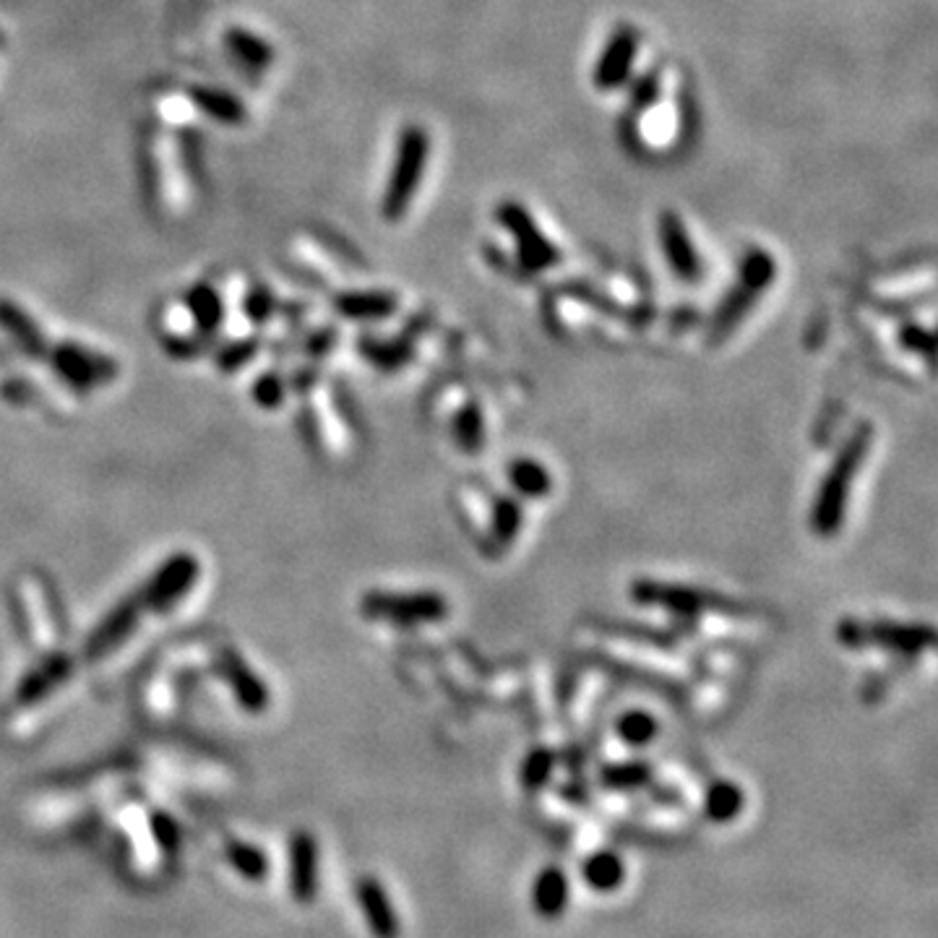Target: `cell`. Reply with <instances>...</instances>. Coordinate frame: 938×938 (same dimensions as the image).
Wrapping results in <instances>:
<instances>
[{"instance_id":"cell-1","label":"cell","mask_w":938,"mask_h":938,"mask_svg":"<svg viewBox=\"0 0 938 938\" xmlns=\"http://www.w3.org/2000/svg\"><path fill=\"white\" fill-rule=\"evenodd\" d=\"M871 441V425H860V428L852 431V436L845 441L840 452H837L835 464H831L827 477H823L819 495H816V509L811 514V527L819 532L821 537H831L840 532L845 522V511H848L852 480H856L860 467H863Z\"/></svg>"},{"instance_id":"cell-2","label":"cell","mask_w":938,"mask_h":938,"mask_svg":"<svg viewBox=\"0 0 938 938\" xmlns=\"http://www.w3.org/2000/svg\"><path fill=\"white\" fill-rule=\"evenodd\" d=\"M428 162V136L423 128H407L396 147L394 170L388 175L384 194V217L399 219L415 196Z\"/></svg>"},{"instance_id":"cell-3","label":"cell","mask_w":938,"mask_h":938,"mask_svg":"<svg viewBox=\"0 0 938 938\" xmlns=\"http://www.w3.org/2000/svg\"><path fill=\"white\" fill-rule=\"evenodd\" d=\"M363 613L396 625L436 623L446 618L448 602L433 592H371L363 598Z\"/></svg>"},{"instance_id":"cell-4","label":"cell","mask_w":938,"mask_h":938,"mask_svg":"<svg viewBox=\"0 0 938 938\" xmlns=\"http://www.w3.org/2000/svg\"><path fill=\"white\" fill-rule=\"evenodd\" d=\"M842 644L858 646H881V650L897 654H920L934 646L936 634L928 625H902V623H842Z\"/></svg>"},{"instance_id":"cell-5","label":"cell","mask_w":938,"mask_h":938,"mask_svg":"<svg viewBox=\"0 0 938 938\" xmlns=\"http://www.w3.org/2000/svg\"><path fill=\"white\" fill-rule=\"evenodd\" d=\"M45 361H50L58 376L63 378L68 386L79 388V392H89V388L110 384V381H116L118 376L116 361L95 353V349L73 345V342H63V345L50 347Z\"/></svg>"},{"instance_id":"cell-6","label":"cell","mask_w":938,"mask_h":938,"mask_svg":"<svg viewBox=\"0 0 938 938\" xmlns=\"http://www.w3.org/2000/svg\"><path fill=\"white\" fill-rule=\"evenodd\" d=\"M198 576V561L188 553L172 555L162 569L151 576L147 590L139 594V602L144 610H170Z\"/></svg>"},{"instance_id":"cell-7","label":"cell","mask_w":938,"mask_h":938,"mask_svg":"<svg viewBox=\"0 0 938 938\" xmlns=\"http://www.w3.org/2000/svg\"><path fill=\"white\" fill-rule=\"evenodd\" d=\"M355 897L357 905H361L363 918L368 922V930L373 938H399L402 936V922L399 915H396L392 897L384 889L376 876H361L355 883Z\"/></svg>"},{"instance_id":"cell-8","label":"cell","mask_w":938,"mask_h":938,"mask_svg":"<svg viewBox=\"0 0 938 938\" xmlns=\"http://www.w3.org/2000/svg\"><path fill=\"white\" fill-rule=\"evenodd\" d=\"M631 594H634V600L646 602V605L675 610V613H681V615L709 613V610H714L717 605H728V602L717 600L712 598V594L685 590V586H665L658 582H636Z\"/></svg>"},{"instance_id":"cell-9","label":"cell","mask_w":938,"mask_h":938,"mask_svg":"<svg viewBox=\"0 0 938 938\" xmlns=\"http://www.w3.org/2000/svg\"><path fill=\"white\" fill-rule=\"evenodd\" d=\"M289 887L300 905H310L318 891V845L308 831H295L289 842Z\"/></svg>"},{"instance_id":"cell-10","label":"cell","mask_w":938,"mask_h":938,"mask_svg":"<svg viewBox=\"0 0 938 938\" xmlns=\"http://www.w3.org/2000/svg\"><path fill=\"white\" fill-rule=\"evenodd\" d=\"M571 881L561 866L540 868L532 881V910L543 920H559L569 910Z\"/></svg>"},{"instance_id":"cell-11","label":"cell","mask_w":938,"mask_h":938,"mask_svg":"<svg viewBox=\"0 0 938 938\" xmlns=\"http://www.w3.org/2000/svg\"><path fill=\"white\" fill-rule=\"evenodd\" d=\"M141 602L139 598L128 600V602H120V605L112 610V613L105 618L102 625L95 631V634L89 636L87 642V654L89 658H102V654H108L110 650H116V646L124 642V639L131 634L136 629V623H139V613H141Z\"/></svg>"},{"instance_id":"cell-12","label":"cell","mask_w":938,"mask_h":938,"mask_svg":"<svg viewBox=\"0 0 938 938\" xmlns=\"http://www.w3.org/2000/svg\"><path fill=\"white\" fill-rule=\"evenodd\" d=\"M0 326L9 332V337L17 342L21 353L32 361H45L48 355V339L40 332V326L34 324V318L29 316L24 308H19L13 300H0Z\"/></svg>"},{"instance_id":"cell-13","label":"cell","mask_w":938,"mask_h":938,"mask_svg":"<svg viewBox=\"0 0 938 938\" xmlns=\"http://www.w3.org/2000/svg\"><path fill=\"white\" fill-rule=\"evenodd\" d=\"M188 97L196 110H201L206 118L217 120V124H225V126L246 124V118H248L246 105H243V99L235 97L233 91L215 89V87H190Z\"/></svg>"},{"instance_id":"cell-14","label":"cell","mask_w":938,"mask_h":938,"mask_svg":"<svg viewBox=\"0 0 938 938\" xmlns=\"http://www.w3.org/2000/svg\"><path fill=\"white\" fill-rule=\"evenodd\" d=\"M334 308L339 316L353 318V322H376V318L392 316L396 308V297L388 293H373V289H357V293H342L334 297Z\"/></svg>"},{"instance_id":"cell-15","label":"cell","mask_w":938,"mask_h":938,"mask_svg":"<svg viewBox=\"0 0 938 938\" xmlns=\"http://www.w3.org/2000/svg\"><path fill=\"white\" fill-rule=\"evenodd\" d=\"M219 668H223L225 678L233 683L235 697H238V701L248 712H261V709L269 704V693H266L264 683L258 681L254 670H250L238 654L227 652L223 662H219Z\"/></svg>"},{"instance_id":"cell-16","label":"cell","mask_w":938,"mask_h":938,"mask_svg":"<svg viewBox=\"0 0 938 938\" xmlns=\"http://www.w3.org/2000/svg\"><path fill=\"white\" fill-rule=\"evenodd\" d=\"M582 881L594 891H615L625 881V863L613 850H594L579 866Z\"/></svg>"},{"instance_id":"cell-17","label":"cell","mask_w":938,"mask_h":938,"mask_svg":"<svg viewBox=\"0 0 938 938\" xmlns=\"http://www.w3.org/2000/svg\"><path fill=\"white\" fill-rule=\"evenodd\" d=\"M746 792L741 784L717 780L704 792V816L714 823H730L743 813Z\"/></svg>"},{"instance_id":"cell-18","label":"cell","mask_w":938,"mask_h":938,"mask_svg":"<svg viewBox=\"0 0 938 938\" xmlns=\"http://www.w3.org/2000/svg\"><path fill=\"white\" fill-rule=\"evenodd\" d=\"M186 308L190 310V316H194V324H196V329L201 332V337H211V334L223 326L225 305L215 287H209V285L190 287L186 293Z\"/></svg>"},{"instance_id":"cell-19","label":"cell","mask_w":938,"mask_h":938,"mask_svg":"<svg viewBox=\"0 0 938 938\" xmlns=\"http://www.w3.org/2000/svg\"><path fill=\"white\" fill-rule=\"evenodd\" d=\"M225 45L227 50L233 52V58L238 60V63L254 68H266L274 60V48L269 42L264 40V37H258L254 32H248V29H240L235 27L230 32L225 34Z\"/></svg>"},{"instance_id":"cell-20","label":"cell","mask_w":938,"mask_h":938,"mask_svg":"<svg viewBox=\"0 0 938 938\" xmlns=\"http://www.w3.org/2000/svg\"><path fill=\"white\" fill-rule=\"evenodd\" d=\"M654 780V767L646 761H621V764H610L600 772L602 788L615 792H636L646 790Z\"/></svg>"},{"instance_id":"cell-21","label":"cell","mask_w":938,"mask_h":938,"mask_svg":"<svg viewBox=\"0 0 938 938\" xmlns=\"http://www.w3.org/2000/svg\"><path fill=\"white\" fill-rule=\"evenodd\" d=\"M509 480L514 491L524 498H543L553 491V477L545 464L535 460H516L509 467Z\"/></svg>"},{"instance_id":"cell-22","label":"cell","mask_w":938,"mask_h":938,"mask_svg":"<svg viewBox=\"0 0 938 938\" xmlns=\"http://www.w3.org/2000/svg\"><path fill=\"white\" fill-rule=\"evenodd\" d=\"M68 673H71V662L56 654V658H50L42 668H37L34 673H29L24 678V683L19 685V699L21 701L42 699L45 693H48L52 685H58L60 681H63Z\"/></svg>"},{"instance_id":"cell-23","label":"cell","mask_w":938,"mask_h":938,"mask_svg":"<svg viewBox=\"0 0 938 938\" xmlns=\"http://www.w3.org/2000/svg\"><path fill=\"white\" fill-rule=\"evenodd\" d=\"M615 733L623 743H629L631 749H644V746H650L654 738H658L660 724L650 712H639V709H634V712H625L618 717Z\"/></svg>"},{"instance_id":"cell-24","label":"cell","mask_w":938,"mask_h":938,"mask_svg":"<svg viewBox=\"0 0 938 938\" xmlns=\"http://www.w3.org/2000/svg\"><path fill=\"white\" fill-rule=\"evenodd\" d=\"M519 530H522V509H519V503L511 498L495 501V509L491 514V535L495 545L509 547L519 535Z\"/></svg>"},{"instance_id":"cell-25","label":"cell","mask_w":938,"mask_h":938,"mask_svg":"<svg viewBox=\"0 0 938 938\" xmlns=\"http://www.w3.org/2000/svg\"><path fill=\"white\" fill-rule=\"evenodd\" d=\"M553 767H555L553 753L547 749H537L522 761V769H519V780H522V784L530 792H537V790H543L547 782H551Z\"/></svg>"},{"instance_id":"cell-26","label":"cell","mask_w":938,"mask_h":938,"mask_svg":"<svg viewBox=\"0 0 938 938\" xmlns=\"http://www.w3.org/2000/svg\"><path fill=\"white\" fill-rule=\"evenodd\" d=\"M227 858H230V863L243 873V879H250V881H261L266 876V868H269L261 850L250 848V845H243V842L227 845Z\"/></svg>"},{"instance_id":"cell-27","label":"cell","mask_w":938,"mask_h":938,"mask_svg":"<svg viewBox=\"0 0 938 938\" xmlns=\"http://www.w3.org/2000/svg\"><path fill=\"white\" fill-rule=\"evenodd\" d=\"M665 240H668V248H670V261H673L678 277H683V279H697V277H699V264H697V256L691 254V246L685 248L683 235L678 233L675 227H670V233L665 230Z\"/></svg>"},{"instance_id":"cell-28","label":"cell","mask_w":938,"mask_h":938,"mask_svg":"<svg viewBox=\"0 0 938 938\" xmlns=\"http://www.w3.org/2000/svg\"><path fill=\"white\" fill-rule=\"evenodd\" d=\"M274 308H277V297H274L271 289H266L264 285L250 287L246 293V300H243V310H246L248 322H254L256 326L269 322V318L274 316Z\"/></svg>"},{"instance_id":"cell-29","label":"cell","mask_w":938,"mask_h":938,"mask_svg":"<svg viewBox=\"0 0 938 938\" xmlns=\"http://www.w3.org/2000/svg\"><path fill=\"white\" fill-rule=\"evenodd\" d=\"M456 444H462L467 452H475L477 446H483V412L475 404H470L462 412L460 421H456Z\"/></svg>"},{"instance_id":"cell-30","label":"cell","mask_w":938,"mask_h":938,"mask_svg":"<svg viewBox=\"0 0 938 938\" xmlns=\"http://www.w3.org/2000/svg\"><path fill=\"white\" fill-rule=\"evenodd\" d=\"M363 353L381 368H399L407 361V349L402 342H363Z\"/></svg>"},{"instance_id":"cell-31","label":"cell","mask_w":938,"mask_h":938,"mask_svg":"<svg viewBox=\"0 0 938 938\" xmlns=\"http://www.w3.org/2000/svg\"><path fill=\"white\" fill-rule=\"evenodd\" d=\"M256 349H258V342L256 339L233 342V345H227L223 349V353L217 355L219 368H223V371H238L240 365H246L248 361H254Z\"/></svg>"},{"instance_id":"cell-32","label":"cell","mask_w":938,"mask_h":938,"mask_svg":"<svg viewBox=\"0 0 938 938\" xmlns=\"http://www.w3.org/2000/svg\"><path fill=\"white\" fill-rule=\"evenodd\" d=\"M254 396L266 409L279 407V404L285 402V381H282L277 373H264L254 384Z\"/></svg>"},{"instance_id":"cell-33","label":"cell","mask_w":938,"mask_h":938,"mask_svg":"<svg viewBox=\"0 0 938 938\" xmlns=\"http://www.w3.org/2000/svg\"><path fill=\"white\" fill-rule=\"evenodd\" d=\"M334 339H337V332H318L310 337L308 349L313 355H322L324 349H329L334 345Z\"/></svg>"},{"instance_id":"cell-34","label":"cell","mask_w":938,"mask_h":938,"mask_svg":"<svg viewBox=\"0 0 938 938\" xmlns=\"http://www.w3.org/2000/svg\"><path fill=\"white\" fill-rule=\"evenodd\" d=\"M0 363H6V357H3V349H0Z\"/></svg>"}]
</instances>
